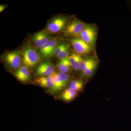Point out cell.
<instances>
[{
    "instance_id": "6da1fadb",
    "label": "cell",
    "mask_w": 131,
    "mask_h": 131,
    "mask_svg": "<svg viewBox=\"0 0 131 131\" xmlns=\"http://www.w3.org/2000/svg\"><path fill=\"white\" fill-rule=\"evenodd\" d=\"M40 57L35 49L28 48L24 52L22 61L25 66L27 68H32L39 62Z\"/></svg>"
},
{
    "instance_id": "7a4b0ae2",
    "label": "cell",
    "mask_w": 131,
    "mask_h": 131,
    "mask_svg": "<svg viewBox=\"0 0 131 131\" xmlns=\"http://www.w3.org/2000/svg\"><path fill=\"white\" fill-rule=\"evenodd\" d=\"M3 58L7 66L12 70L20 68L22 61L20 53L16 51L7 52L4 55Z\"/></svg>"
},
{
    "instance_id": "3957f363",
    "label": "cell",
    "mask_w": 131,
    "mask_h": 131,
    "mask_svg": "<svg viewBox=\"0 0 131 131\" xmlns=\"http://www.w3.org/2000/svg\"><path fill=\"white\" fill-rule=\"evenodd\" d=\"M97 31L95 27L87 25L85 28L80 33L78 37L86 43L91 45H93L97 37Z\"/></svg>"
},
{
    "instance_id": "277c9868",
    "label": "cell",
    "mask_w": 131,
    "mask_h": 131,
    "mask_svg": "<svg viewBox=\"0 0 131 131\" xmlns=\"http://www.w3.org/2000/svg\"><path fill=\"white\" fill-rule=\"evenodd\" d=\"M86 24L78 20H75L66 26L64 33L65 36H78Z\"/></svg>"
},
{
    "instance_id": "5b68a950",
    "label": "cell",
    "mask_w": 131,
    "mask_h": 131,
    "mask_svg": "<svg viewBox=\"0 0 131 131\" xmlns=\"http://www.w3.org/2000/svg\"><path fill=\"white\" fill-rule=\"evenodd\" d=\"M57 38H52L40 49V55L44 58H49L52 56L56 47L59 45Z\"/></svg>"
},
{
    "instance_id": "8992f818",
    "label": "cell",
    "mask_w": 131,
    "mask_h": 131,
    "mask_svg": "<svg viewBox=\"0 0 131 131\" xmlns=\"http://www.w3.org/2000/svg\"><path fill=\"white\" fill-rule=\"evenodd\" d=\"M67 21V19L64 16H58L54 18L47 25V30L51 33L58 32L65 27Z\"/></svg>"
},
{
    "instance_id": "52a82bcc",
    "label": "cell",
    "mask_w": 131,
    "mask_h": 131,
    "mask_svg": "<svg viewBox=\"0 0 131 131\" xmlns=\"http://www.w3.org/2000/svg\"><path fill=\"white\" fill-rule=\"evenodd\" d=\"M75 51L78 54H86L91 51V46L79 38H74L70 40Z\"/></svg>"
},
{
    "instance_id": "ba28073f",
    "label": "cell",
    "mask_w": 131,
    "mask_h": 131,
    "mask_svg": "<svg viewBox=\"0 0 131 131\" xmlns=\"http://www.w3.org/2000/svg\"><path fill=\"white\" fill-rule=\"evenodd\" d=\"M53 64L49 61H45L40 63L37 68L36 74L41 77L50 76L54 73Z\"/></svg>"
},
{
    "instance_id": "9c48e42d",
    "label": "cell",
    "mask_w": 131,
    "mask_h": 131,
    "mask_svg": "<svg viewBox=\"0 0 131 131\" xmlns=\"http://www.w3.org/2000/svg\"><path fill=\"white\" fill-rule=\"evenodd\" d=\"M33 42L35 46L41 48L50 40V37L45 31H41L36 33L32 37Z\"/></svg>"
},
{
    "instance_id": "30bf717a",
    "label": "cell",
    "mask_w": 131,
    "mask_h": 131,
    "mask_svg": "<svg viewBox=\"0 0 131 131\" xmlns=\"http://www.w3.org/2000/svg\"><path fill=\"white\" fill-rule=\"evenodd\" d=\"M14 74L17 80L22 82H26L30 80V70L26 66H22L19 68L15 71Z\"/></svg>"
},
{
    "instance_id": "8fae6325",
    "label": "cell",
    "mask_w": 131,
    "mask_h": 131,
    "mask_svg": "<svg viewBox=\"0 0 131 131\" xmlns=\"http://www.w3.org/2000/svg\"><path fill=\"white\" fill-rule=\"evenodd\" d=\"M68 59L71 67L73 69L78 70L81 69V65L83 59L79 54L73 53L69 56Z\"/></svg>"
},
{
    "instance_id": "7c38bea8",
    "label": "cell",
    "mask_w": 131,
    "mask_h": 131,
    "mask_svg": "<svg viewBox=\"0 0 131 131\" xmlns=\"http://www.w3.org/2000/svg\"><path fill=\"white\" fill-rule=\"evenodd\" d=\"M36 81L41 86L46 88L50 89L54 84V80L52 75L41 77L37 79Z\"/></svg>"
},
{
    "instance_id": "4fadbf2b",
    "label": "cell",
    "mask_w": 131,
    "mask_h": 131,
    "mask_svg": "<svg viewBox=\"0 0 131 131\" xmlns=\"http://www.w3.org/2000/svg\"><path fill=\"white\" fill-rule=\"evenodd\" d=\"M52 76L54 80V84L52 88L49 90V92L51 94H54L61 91L64 88V87L59 79L56 73L54 72Z\"/></svg>"
},
{
    "instance_id": "5bb4252c",
    "label": "cell",
    "mask_w": 131,
    "mask_h": 131,
    "mask_svg": "<svg viewBox=\"0 0 131 131\" xmlns=\"http://www.w3.org/2000/svg\"><path fill=\"white\" fill-rule=\"evenodd\" d=\"M77 95V91L69 88L65 90L61 95V99L65 101H70L75 99Z\"/></svg>"
},
{
    "instance_id": "9a60e30c",
    "label": "cell",
    "mask_w": 131,
    "mask_h": 131,
    "mask_svg": "<svg viewBox=\"0 0 131 131\" xmlns=\"http://www.w3.org/2000/svg\"><path fill=\"white\" fill-rule=\"evenodd\" d=\"M57 66L61 72L65 73L69 72L71 68L68 58L60 60Z\"/></svg>"
},
{
    "instance_id": "2e32d148",
    "label": "cell",
    "mask_w": 131,
    "mask_h": 131,
    "mask_svg": "<svg viewBox=\"0 0 131 131\" xmlns=\"http://www.w3.org/2000/svg\"><path fill=\"white\" fill-rule=\"evenodd\" d=\"M97 64L96 61L92 59H88L83 61L81 65V69L83 73L94 64Z\"/></svg>"
},
{
    "instance_id": "e0dca14e",
    "label": "cell",
    "mask_w": 131,
    "mask_h": 131,
    "mask_svg": "<svg viewBox=\"0 0 131 131\" xmlns=\"http://www.w3.org/2000/svg\"><path fill=\"white\" fill-rule=\"evenodd\" d=\"M57 73L59 79L65 88L68 85L69 81L70 80L69 76L67 73H64L63 72H59Z\"/></svg>"
},
{
    "instance_id": "ac0fdd59",
    "label": "cell",
    "mask_w": 131,
    "mask_h": 131,
    "mask_svg": "<svg viewBox=\"0 0 131 131\" xmlns=\"http://www.w3.org/2000/svg\"><path fill=\"white\" fill-rule=\"evenodd\" d=\"M83 83L80 80H74L71 82L69 85V88L75 91H81L83 88Z\"/></svg>"
},
{
    "instance_id": "d6986e66",
    "label": "cell",
    "mask_w": 131,
    "mask_h": 131,
    "mask_svg": "<svg viewBox=\"0 0 131 131\" xmlns=\"http://www.w3.org/2000/svg\"><path fill=\"white\" fill-rule=\"evenodd\" d=\"M68 49V46L65 44L62 43L59 44L55 49L54 55L57 57L62 51L66 49Z\"/></svg>"
},
{
    "instance_id": "ffe728a7",
    "label": "cell",
    "mask_w": 131,
    "mask_h": 131,
    "mask_svg": "<svg viewBox=\"0 0 131 131\" xmlns=\"http://www.w3.org/2000/svg\"><path fill=\"white\" fill-rule=\"evenodd\" d=\"M69 51L68 50V49H66L61 52L58 56H57V57L58 59L61 60L62 59H64L68 58L69 57Z\"/></svg>"
},
{
    "instance_id": "44dd1931",
    "label": "cell",
    "mask_w": 131,
    "mask_h": 131,
    "mask_svg": "<svg viewBox=\"0 0 131 131\" xmlns=\"http://www.w3.org/2000/svg\"><path fill=\"white\" fill-rule=\"evenodd\" d=\"M96 64H94L93 66L90 67V68H88V69L86 70V71H84V75L86 76L89 77L91 75L94 71L95 68H96Z\"/></svg>"
},
{
    "instance_id": "7402d4cb",
    "label": "cell",
    "mask_w": 131,
    "mask_h": 131,
    "mask_svg": "<svg viewBox=\"0 0 131 131\" xmlns=\"http://www.w3.org/2000/svg\"><path fill=\"white\" fill-rule=\"evenodd\" d=\"M6 8V7L5 5H1V6H0V12L1 13Z\"/></svg>"
}]
</instances>
